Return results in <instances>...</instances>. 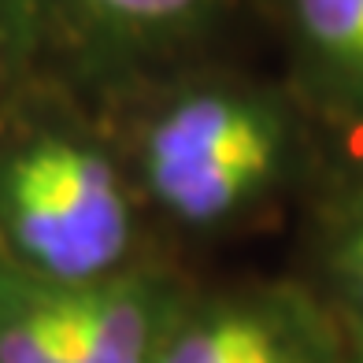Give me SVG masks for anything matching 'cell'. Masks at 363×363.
Wrapping results in <instances>:
<instances>
[{
    "label": "cell",
    "mask_w": 363,
    "mask_h": 363,
    "mask_svg": "<svg viewBox=\"0 0 363 363\" xmlns=\"http://www.w3.org/2000/svg\"><path fill=\"white\" fill-rule=\"evenodd\" d=\"M345 337H349V356H345V363H363V334H349L345 330Z\"/></svg>",
    "instance_id": "cell-9"
},
{
    "label": "cell",
    "mask_w": 363,
    "mask_h": 363,
    "mask_svg": "<svg viewBox=\"0 0 363 363\" xmlns=\"http://www.w3.org/2000/svg\"><path fill=\"white\" fill-rule=\"evenodd\" d=\"M130 178L163 216L216 230L249 216L301 152L293 101L252 78L189 71L130 104Z\"/></svg>",
    "instance_id": "cell-2"
},
{
    "label": "cell",
    "mask_w": 363,
    "mask_h": 363,
    "mask_svg": "<svg viewBox=\"0 0 363 363\" xmlns=\"http://www.w3.org/2000/svg\"><path fill=\"white\" fill-rule=\"evenodd\" d=\"M323 274L341 326L349 334H363V182L341 196L326 223Z\"/></svg>",
    "instance_id": "cell-8"
},
{
    "label": "cell",
    "mask_w": 363,
    "mask_h": 363,
    "mask_svg": "<svg viewBox=\"0 0 363 363\" xmlns=\"http://www.w3.org/2000/svg\"><path fill=\"white\" fill-rule=\"evenodd\" d=\"M0 134V241L11 267L78 289L130 267L134 178L101 119L26 93Z\"/></svg>",
    "instance_id": "cell-1"
},
{
    "label": "cell",
    "mask_w": 363,
    "mask_h": 363,
    "mask_svg": "<svg viewBox=\"0 0 363 363\" xmlns=\"http://www.w3.org/2000/svg\"><path fill=\"white\" fill-rule=\"evenodd\" d=\"M256 0H0L8 86L96 119L201 71Z\"/></svg>",
    "instance_id": "cell-3"
},
{
    "label": "cell",
    "mask_w": 363,
    "mask_h": 363,
    "mask_svg": "<svg viewBox=\"0 0 363 363\" xmlns=\"http://www.w3.org/2000/svg\"><path fill=\"white\" fill-rule=\"evenodd\" d=\"M8 89V74H4V63H0V93Z\"/></svg>",
    "instance_id": "cell-10"
},
{
    "label": "cell",
    "mask_w": 363,
    "mask_h": 363,
    "mask_svg": "<svg viewBox=\"0 0 363 363\" xmlns=\"http://www.w3.org/2000/svg\"><path fill=\"white\" fill-rule=\"evenodd\" d=\"M345 326L315 293L296 282H256L186 293L152 363H345Z\"/></svg>",
    "instance_id": "cell-4"
},
{
    "label": "cell",
    "mask_w": 363,
    "mask_h": 363,
    "mask_svg": "<svg viewBox=\"0 0 363 363\" xmlns=\"http://www.w3.org/2000/svg\"><path fill=\"white\" fill-rule=\"evenodd\" d=\"M67 301L78 363H152L186 289L156 267H123L93 286L67 289Z\"/></svg>",
    "instance_id": "cell-6"
},
{
    "label": "cell",
    "mask_w": 363,
    "mask_h": 363,
    "mask_svg": "<svg viewBox=\"0 0 363 363\" xmlns=\"http://www.w3.org/2000/svg\"><path fill=\"white\" fill-rule=\"evenodd\" d=\"M0 363H78L67 289L0 263Z\"/></svg>",
    "instance_id": "cell-7"
},
{
    "label": "cell",
    "mask_w": 363,
    "mask_h": 363,
    "mask_svg": "<svg viewBox=\"0 0 363 363\" xmlns=\"http://www.w3.org/2000/svg\"><path fill=\"white\" fill-rule=\"evenodd\" d=\"M296 96L363 130V0H278Z\"/></svg>",
    "instance_id": "cell-5"
}]
</instances>
